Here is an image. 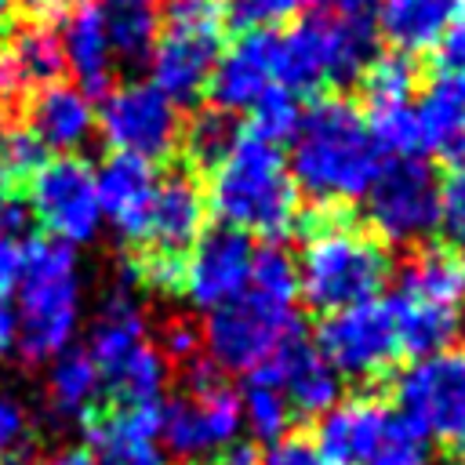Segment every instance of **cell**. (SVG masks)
Here are the masks:
<instances>
[{
	"mask_svg": "<svg viewBox=\"0 0 465 465\" xmlns=\"http://www.w3.org/2000/svg\"><path fill=\"white\" fill-rule=\"evenodd\" d=\"M196 349H200V327L193 320H171L163 327V356L171 360H196Z\"/></svg>",
	"mask_w": 465,
	"mask_h": 465,
	"instance_id": "obj_41",
	"label": "cell"
},
{
	"mask_svg": "<svg viewBox=\"0 0 465 465\" xmlns=\"http://www.w3.org/2000/svg\"><path fill=\"white\" fill-rule=\"evenodd\" d=\"M222 54V15L218 0H171L167 29L156 36L149 69L153 87L174 105L196 102L207 91L214 62Z\"/></svg>",
	"mask_w": 465,
	"mask_h": 465,
	"instance_id": "obj_8",
	"label": "cell"
},
{
	"mask_svg": "<svg viewBox=\"0 0 465 465\" xmlns=\"http://www.w3.org/2000/svg\"><path fill=\"white\" fill-rule=\"evenodd\" d=\"M396 407L418 436L465 447V349H440L396 374Z\"/></svg>",
	"mask_w": 465,
	"mask_h": 465,
	"instance_id": "obj_10",
	"label": "cell"
},
{
	"mask_svg": "<svg viewBox=\"0 0 465 465\" xmlns=\"http://www.w3.org/2000/svg\"><path fill=\"white\" fill-rule=\"evenodd\" d=\"M15 349L29 363H51L80 327V265L73 247L33 240L15 276Z\"/></svg>",
	"mask_w": 465,
	"mask_h": 465,
	"instance_id": "obj_4",
	"label": "cell"
},
{
	"mask_svg": "<svg viewBox=\"0 0 465 465\" xmlns=\"http://www.w3.org/2000/svg\"><path fill=\"white\" fill-rule=\"evenodd\" d=\"M396 294L450 305V309H465V254H458L450 247L418 251L407 262Z\"/></svg>",
	"mask_w": 465,
	"mask_h": 465,
	"instance_id": "obj_28",
	"label": "cell"
},
{
	"mask_svg": "<svg viewBox=\"0 0 465 465\" xmlns=\"http://www.w3.org/2000/svg\"><path fill=\"white\" fill-rule=\"evenodd\" d=\"M62 69H65V58H62L58 33L33 22V25L18 29L7 40V47L0 51V98L33 94V91L54 84Z\"/></svg>",
	"mask_w": 465,
	"mask_h": 465,
	"instance_id": "obj_25",
	"label": "cell"
},
{
	"mask_svg": "<svg viewBox=\"0 0 465 465\" xmlns=\"http://www.w3.org/2000/svg\"><path fill=\"white\" fill-rule=\"evenodd\" d=\"M11 345H15V312H11V302L0 298V367Z\"/></svg>",
	"mask_w": 465,
	"mask_h": 465,
	"instance_id": "obj_47",
	"label": "cell"
},
{
	"mask_svg": "<svg viewBox=\"0 0 465 465\" xmlns=\"http://www.w3.org/2000/svg\"><path fill=\"white\" fill-rule=\"evenodd\" d=\"M251 265H254V243H251V236H243V232H236L229 225L207 229V232H200V240L185 254L182 287L178 291L196 309L211 312V309L232 302L247 287Z\"/></svg>",
	"mask_w": 465,
	"mask_h": 465,
	"instance_id": "obj_15",
	"label": "cell"
},
{
	"mask_svg": "<svg viewBox=\"0 0 465 465\" xmlns=\"http://www.w3.org/2000/svg\"><path fill=\"white\" fill-rule=\"evenodd\" d=\"M378 33L363 11L309 15L276 33V80L291 94L349 87L378 58Z\"/></svg>",
	"mask_w": 465,
	"mask_h": 465,
	"instance_id": "obj_6",
	"label": "cell"
},
{
	"mask_svg": "<svg viewBox=\"0 0 465 465\" xmlns=\"http://www.w3.org/2000/svg\"><path fill=\"white\" fill-rule=\"evenodd\" d=\"M363 465H429V440L418 436L403 418H396L381 447Z\"/></svg>",
	"mask_w": 465,
	"mask_h": 465,
	"instance_id": "obj_39",
	"label": "cell"
},
{
	"mask_svg": "<svg viewBox=\"0 0 465 465\" xmlns=\"http://www.w3.org/2000/svg\"><path fill=\"white\" fill-rule=\"evenodd\" d=\"M29 134L40 142V149H54L58 156H73L91 131H94V105L91 94L76 84H47L29 94Z\"/></svg>",
	"mask_w": 465,
	"mask_h": 465,
	"instance_id": "obj_22",
	"label": "cell"
},
{
	"mask_svg": "<svg viewBox=\"0 0 465 465\" xmlns=\"http://www.w3.org/2000/svg\"><path fill=\"white\" fill-rule=\"evenodd\" d=\"M240 392L218 381L207 360H189V392L160 407V440L174 458L203 461L240 436Z\"/></svg>",
	"mask_w": 465,
	"mask_h": 465,
	"instance_id": "obj_9",
	"label": "cell"
},
{
	"mask_svg": "<svg viewBox=\"0 0 465 465\" xmlns=\"http://www.w3.org/2000/svg\"><path fill=\"white\" fill-rule=\"evenodd\" d=\"M211 465H262V450L258 443H247V440H232L225 450L214 454Z\"/></svg>",
	"mask_w": 465,
	"mask_h": 465,
	"instance_id": "obj_44",
	"label": "cell"
},
{
	"mask_svg": "<svg viewBox=\"0 0 465 465\" xmlns=\"http://www.w3.org/2000/svg\"><path fill=\"white\" fill-rule=\"evenodd\" d=\"M360 84H363L367 113H385V109H400V105L414 102L418 73H414V62L407 54H385L363 69Z\"/></svg>",
	"mask_w": 465,
	"mask_h": 465,
	"instance_id": "obj_32",
	"label": "cell"
},
{
	"mask_svg": "<svg viewBox=\"0 0 465 465\" xmlns=\"http://www.w3.org/2000/svg\"><path fill=\"white\" fill-rule=\"evenodd\" d=\"M247 116H251V124H247L251 134L280 145V142H291L298 116H302V105H298V94H291L287 87H272L269 94L258 98V105Z\"/></svg>",
	"mask_w": 465,
	"mask_h": 465,
	"instance_id": "obj_36",
	"label": "cell"
},
{
	"mask_svg": "<svg viewBox=\"0 0 465 465\" xmlns=\"http://www.w3.org/2000/svg\"><path fill=\"white\" fill-rule=\"evenodd\" d=\"M105 389L116 396L120 407H160L167 389V356L156 345H142L105 378Z\"/></svg>",
	"mask_w": 465,
	"mask_h": 465,
	"instance_id": "obj_30",
	"label": "cell"
},
{
	"mask_svg": "<svg viewBox=\"0 0 465 465\" xmlns=\"http://www.w3.org/2000/svg\"><path fill=\"white\" fill-rule=\"evenodd\" d=\"M94 189H98L102 222H109L127 243H138L142 232H145V218H149L153 193H156L153 163L113 153V156L94 171Z\"/></svg>",
	"mask_w": 465,
	"mask_h": 465,
	"instance_id": "obj_21",
	"label": "cell"
},
{
	"mask_svg": "<svg viewBox=\"0 0 465 465\" xmlns=\"http://www.w3.org/2000/svg\"><path fill=\"white\" fill-rule=\"evenodd\" d=\"M316 349L338 371V378L378 381L403 356L392 305L385 298H371L327 312L316 331Z\"/></svg>",
	"mask_w": 465,
	"mask_h": 465,
	"instance_id": "obj_11",
	"label": "cell"
},
{
	"mask_svg": "<svg viewBox=\"0 0 465 465\" xmlns=\"http://www.w3.org/2000/svg\"><path fill=\"white\" fill-rule=\"evenodd\" d=\"M105 33L116 54V65H134L153 54V44L160 36V22L145 0H109L102 4Z\"/></svg>",
	"mask_w": 465,
	"mask_h": 465,
	"instance_id": "obj_29",
	"label": "cell"
},
{
	"mask_svg": "<svg viewBox=\"0 0 465 465\" xmlns=\"http://www.w3.org/2000/svg\"><path fill=\"white\" fill-rule=\"evenodd\" d=\"M298 294L316 312H338L356 302L378 298L389 280L385 247L345 218H320L294 262Z\"/></svg>",
	"mask_w": 465,
	"mask_h": 465,
	"instance_id": "obj_5",
	"label": "cell"
},
{
	"mask_svg": "<svg viewBox=\"0 0 465 465\" xmlns=\"http://www.w3.org/2000/svg\"><path fill=\"white\" fill-rule=\"evenodd\" d=\"M414 113V138L418 153H432L454 167L465 163V69L461 65H436L425 80Z\"/></svg>",
	"mask_w": 465,
	"mask_h": 465,
	"instance_id": "obj_16",
	"label": "cell"
},
{
	"mask_svg": "<svg viewBox=\"0 0 465 465\" xmlns=\"http://www.w3.org/2000/svg\"><path fill=\"white\" fill-rule=\"evenodd\" d=\"M33 440V414L29 407L0 389V465H15L22 461V454L29 450Z\"/></svg>",
	"mask_w": 465,
	"mask_h": 465,
	"instance_id": "obj_37",
	"label": "cell"
},
{
	"mask_svg": "<svg viewBox=\"0 0 465 465\" xmlns=\"http://www.w3.org/2000/svg\"><path fill=\"white\" fill-rule=\"evenodd\" d=\"M207 207L243 236L283 240L298 222V189L280 145L240 131L232 149L211 167Z\"/></svg>",
	"mask_w": 465,
	"mask_h": 465,
	"instance_id": "obj_3",
	"label": "cell"
},
{
	"mask_svg": "<svg viewBox=\"0 0 465 465\" xmlns=\"http://www.w3.org/2000/svg\"><path fill=\"white\" fill-rule=\"evenodd\" d=\"M236 138H240V127H236V120H232L229 113H222V109H207V113H200V116L182 131L189 163L207 167V171L232 149Z\"/></svg>",
	"mask_w": 465,
	"mask_h": 465,
	"instance_id": "obj_34",
	"label": "cell"
},
{
	"mask_svg": "<svg viewBox=\"0 0 465 465\" xmlns=\"http://www.w3.org/2000/svg\"><path fill=\"white\" fill-rule=\"evenodd\" d=\"M465 0H378L374 33L385 36L396 54H421L440 47Z\"/></svg>",
	"mask_w": 465,
	"mask_h": 465,
	"instance_id": "obj_24",
	"label": "cell"
},
{
	"mask_svg": "<svg viewBox=\"0 0 465 465\" xmlns=\"http://www.w3.org/2000/svg\"><path fill=\"white\" fill-rule=\"evenodd\" d=\"M381 167L385 149L378 145L367 116L352 102L338 94H320L312 105L302 109L287 153L294 189L309 193L316 203L341 207L363 200Z\"/></svg>",
	"mask_w": 465,
	"mask_h": 465,
	"instance_id": "obj_2",
	"label": "cell"
},
{
	"mask_svg": "<svg viewBox=\"0 0 465 465\" xmlns=\"http://www.w3.org/2000/svg\"><path fill=\"white\" fill-rule=\"evenodd\" d=\"M15 465H25V461H15ZM29 465H91V454H87V447H62V450H54L40 461H29Z\"/></svg>",
	"mask_w": 465,
	"mask_h": 465,
	"instance_id": "obj_46",
	"label": "cell"
},
{
	"mask_svg": "<svg viewBox=\"0 0 465 465\" xmlns=\"http://www.w3.org/2000/svg\"><path fill=\"white\" fill-rule=\"evenodd\" d=\"M29 211L44 225L47 240H58L65 247L91 243L102 229L94 167L80 156L44 160L29 178Z\"/></svg>",
	"mask_w": 465,
	"mask_h": 465,
	"instance_id": "obj_14",
	"label": "cell"
},
{
	"mask_svg": "<svg viewBox=\"0 0 465 465\" xmlns=\"http://www.w3.org/2000/svg\"><path fill=\"white\" fill-rule=\"evenodd\" d=\"M440 51H443V65H461V69H465V7H461V15L450 22V29L443 33Z\"/></svg>",
	"mask_w": 465,
	"mask_h": 465,
	"instance_id": "obj_43",
	"label": "cell"
},
{
	"mask_svg": "<svg viewBox=\"0 0 465 465\" xmlns=\"http://www.w3.org/2000/svg\"><path fill=\"white\" fill-rule=\"evenodd\" d=\"M105 381L84 349H65L47 367V411L58 421H87Z\"/></svg>",
	"mask_w": 465,
	"mask_h": 465,
	"instance_id": "obj_27",
	"label": "cell"
},
{
	"mask_svg": "<svg viewBox=\"0 0 465 465\" xmlns=\"http://www.w3.org/2000/svg\"><path fill=\"white\" fill-rule=\"evenodd\" d=\"M262 371L280 385V392L287 396V407H291L294 418H320L341 400L338 371L302 334L291 338L269 363H262Z\"/></svg>",
	"mask_w": 465,
	"mask_h": 465,
	"instance_id": "obj_20",
	"label": "cell"
},
{
	"mask_svg": "<svg viewBox=\"0 0 465 465\" xmlns=\"http://www.w3.org/2000/svg\"><path fill=\"white\" fill-rule=\"evenodd\" d=\"M436 229H440V236H443V247L465 254V163L454 167V174L440 185Z\"/></svg>",
	"mask_w": 465,
	"mask_h": 465,
	"instance_id": "obj_38",
	"label": "cell"
},
{
	"mask_svg": "<svg viewBox=\"0 0 465 465\" xmlns=\"http://www.w3.org/2000/svg\"><path fill=\"white\" fill-rule=\"evenodd\" d=\"M40 163L44 149L29 134V127L0 116V196H18Z\"/></svg>",
	"mask_w": 465,
	"mask_h": 465,
	"instance_id": "obj_33",
	"label": "cell"
},
{
	"mask_svg": "<svg viewBox=\"0 0 465 465\" xmlns=\"http://www.w3.org/2000/svg\"><path fill=\"white\" fill-rule=\"evenodd\" d=\"M18 265H22V243H18V236H15V232L0 229V298L15 287Z\"/></svg>",
	"mask_w": 465,
	"mask_h": 465,
	"instance_id": "obj_42",
	"label": "cell"
},
{
	"mask_svg": "<svg viewBox=\"0 0 465 465\" xmlns=\"http://www.w3.org/2000/svg\"><path fill=\"white\" fill-rule=\"evenodd\" d=\"M262 465H331L309 436H280L262 450Z\"/></svg>",
	"mask_w": 465,
	"mask_h": 465,
	"instance_id": "obj_40",
	"label": "cell"
},
{
	"mask_svg": "<svg viewBox=\"0 0 465 465\" xmlns=\"http://www.w3.org/2000/svg\"><path fill=\"white\" fill-rule=\"evenodd\" d=\"M94 127L102 131L113 153L134 156L145 163L171 156L182 138L178 105L167 94H160L153 84L109 87L102 98V109L94 113Z\"/></svg>",
	"mask_w": 465,
	"mask_h": 465,
	"instance_id": "obj_12",
	"label": "cell"
},
{
	"mask_svg": "<svg viewBox=\"0 0 465 465\" xmlns=\"http://www.w3.org/2000/svg\"><path fill=\"white\" fill-rule=\"evenodd\" d=\"M363 207L378 236L392 243H414L436 229L440 178L421 156H392L367 189Z\"/></svg>",
	"mask_w": 465,
	"mask_h": 465,
	"instance_id": "obj_13",
	"label": "cell"
},
{
	"mask_svg": "<svg viewBox=\"0 0 465 465\" xmlns=\"http://www.w3.org/2000/svg\"><path fill=\"white\" fill-rule=\"evenodd\" d=\"M58 40H62L65 69H73L80 91L98 94V91L113 87L116 54H113V44H109V33H105V15H102L98 0L73 4Z\"/></svg>",
	"mask_w": 465,
	"mask_h": 465,
	"instance_id": "obj_23",
	"label": "cell"
},
{
	"mask_svg": "<svg viewBox=\"0 0 465 465\" xmlns=\"http://www.w3.org/2000/svg\"><path fill=\"white\" fill-rule=\"evenodd\" d=\"M203 218H207V196L189 171H167L163 178H156L145 232L138 240V254L131 258L127 272L153 291H167V294L178 291L185 254L200 240Z\"/></svg>",
	"mask_w": 465,
	"mask_h": 465,
	"instance_id": "obj_7",
	"label": "cell"
},
{
	"mask_svg": "<svg viewBox=\"0 0 465 465\" xmlns=\"http://www.w3.org/2000/svg\"><path fill=\"white\" fill-rule=\"evenodd\" d=\"M396 414L374 396H349L338 400L327 414H320L312 443L323 450L331 465H363L381 440L389 436Z\"/></svg>",
	"mask_w": 465,
	"mask_h": 465,
	"instance_id": "obj_19",
	"label": "cell"
},
{
	"mask_svg": "<svg viewBox=\"0 0 465 465\" xmlns=\"http://www.w3.org/2000/svg\"><path fill=\"white\" fill-rule=\"evenodd\" d=\"M280 87L276 80V33H247L218 54L207 91L222 113H251L262 94Z\"/></svg>",
	"mask_w": 465,
	"mask_h": 465,
	"instance_id": "obj_17",
	"label": "cell"
},
{
	"mask_svg": "<svg viewBox=\"0 0 465 465\" xmlns=\"http://www.w3.org/2000/svg\"><path fill=\"white\" fill-rule=\"evenodd\" d=\"M298 7H302V0H218V15L236 36L272 33L276 25L294 18Z\"/></svg>",
	"mask_w": 465,
	"mask_h": 465,
	"instance_id": "obj_35",
	"label": "cell"
},
{
	"mask_svg": "<svg viewBox=\"0 0 465 465\" xmlns=\"http://www.w3.org/2000/svg\"><path fill=\"white\" fill-rule=\"evenodd\" d=\"M142 345H149V323L142 305L134 302V294L116 291L102 302V309L94 312L91 334H87V356L94 360V367L102 371V381L127 363Z\"/></svg>",
	"mask_w": 465,
	"mask_h": 465,
	"instance_id": "obj_26",
	"label": "cell"
},
{
	"mask_svg": "<svg viewBox=\"0 0 465 465\" xmlns=\"http://www.w3.org/2000/svg\"><path fill=\"white\" fill-rule=\"evenodd\" d=\"M298 280L294 262L280 247L254 251L247 287L207 312L200 331L203 360L214 371L251 374L269 363L291 338H298Z\"/></svg>",
	"mask_w": 465,
	"mask_h": 465,
	"instance_id": "obj_1",
	"label": "cell"
},
{
	"mask_svg": "<svg viewBox=\"0 0 465 465\" xmlns=\"http://www.w3.org/2000/svg\"><path fill=\"white\" fill-rule=\"evenodd\" d=\"M240 414H243V425L251 429V436L262 443H276L280 436H287V425L294 421L287 396L262 367L247 374V385L240 392Z\"/></svg>",
	"mask_w": 465,
	"mask_h": 465,
	"instance_id": "obj_31",
	"label": "cell"
},
{
	"mask_svg": "<svg viewBox=\"0 0 465 465\" xmlns=\"http://www.w3.org/2000/svg\"><path fill=\"white\" fill-rule=\"evenodd\" d=\"M302 4H316V7H341V11H363L367 4H378V0H302Z\"/></svg>",
	"mask_w": 465,
	"mask_h": 465,
	"instance_id": "obj_48",
	"label": "cell"
},
{
	"mask_svg": "<svg viewBox=\"0 0 465 465\" xmlns=\"http://www.w3.org/2000/svg\"><path fill=\"white\" fill-rule=\"evenodd\" d=\"M18 4H22L25 15H33V22H40V25H47V22H54V18H65L69 7H73V0H18Z\"/></svg>",
	"mask_w": 465,
	"mask_h": 465,
	"instance_id": "obj_45",
	"label": "cell"
},
{
	"mask_svg": "<svg viewBox=\"0 0 465 465\" xmlns=\"http://www.w3.org/2000/svg\"><path fill=\"white\" fill-rule=\"evenodd\" d=\"M160 407L116 403L113 411H94L84 421L91 465H167L160 450Z\"/></svg>",
	"mask_w": 465,
	"mask_h": 465,
	"instance_id": "obj_18",
	"label": "cell"
},
{
	"mask_svg": "<svg viewBox=\"0 0 465 465\" xmlns=\"http://www.w3.org/2000/svg\"><path fill=\"white\" fill-rule=\"evenodd\" d=\"M15 11H18V0H0V33H4L7 25H11Z\"/></svg>",
	"mask_w": 465,
	"mask_h": 465,
	"instance_id": "obj_49",
	"label": "cell"
}]
</instances>
